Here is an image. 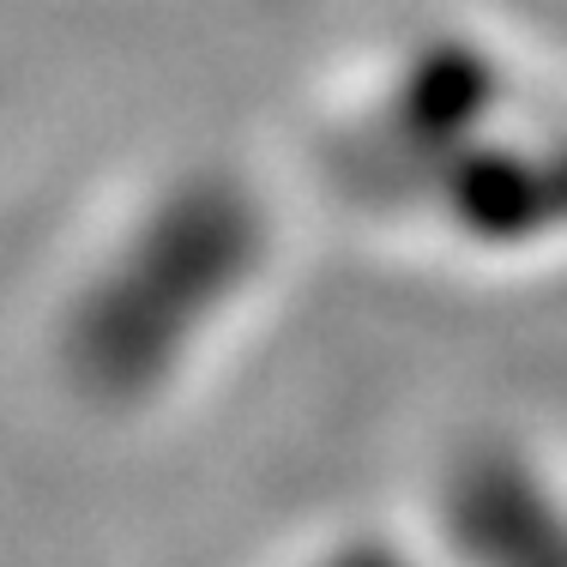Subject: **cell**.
<instances>
[{"mask_svg": "<svg viewBox=\"0 0 567 567\" xmlns=\"http://www.w3.org/2000/svg\"><path fill=\"white\" fill-rule=\"evenodd\" d=\"M272 254V206L229 164L169 169L115 218L73 296L79 357L110 374L199 339ZM91 369V374H97Z\"/></svg>", "mask_w": 567, "mask_h": 567, "instance_id": "obj_2", "label": "cell"}, {"mask_svg": "<svg viewBox=\"0 0 567 567\" xmlns=\"http://www.w3.org/2000/svg\"><path fill=\"white\" fill-rule=\"evenodd\" d=\"M327 175L458 260L567 248V85L477 24H423L339 85Z\"/></svg>", "mask_w": 567, "mask_h": 567, "instance_id": "obj_1", "label": "cell"}]
</instances>
